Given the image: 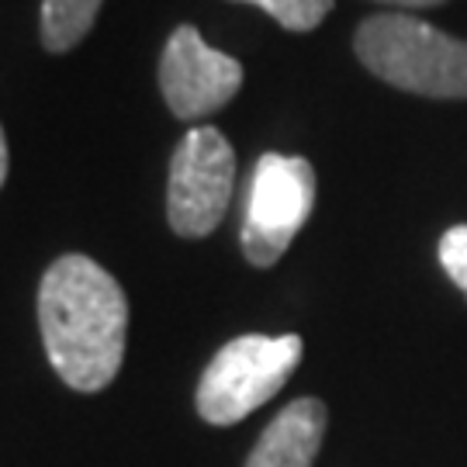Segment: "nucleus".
<instances>
[{
	"label": "nucleus",
	"mask_w": 467,
	"mask_h": 467,
	"mask_svg": "<svg viewBox=\"0 0 467 467\" xmlns=\"http://www.w3.org/2000/svg\"><path fill=\"white\" fill-rule=\"evenodd\" d=\"M381 4H395V7H436L447 0H381Z\"/></svg>",
	"instance_id": "9b49d317"
},
{
	"label": "nucleus",
	"mask_w": 467,
	"mask_h": 467,
	"mask_svg": "<svg viewBox=\"0 0 467 467\" xmlns=\"http://www.w3.org/2000/svg\"><path fill=\"white\" fill-rule=\"evenodd\" d=\"M7 181V139H4V129H0V187Z\"/></svg>",
	"instance_id": "f8f14e48"
},
{
	"label": "nucleus",
	"mask_w": 467,
	"mask_h": 467,
	"mask_svg": "<svg viewBox=\"0 0 467 467\" xmlns=\"http://www.w3.org/2000/svg\"><path fill=\"white\" fill-rule=\"evenodd\" d=\"M301 336H239L225 343L204 368L198 412L212 426H233L281 391L301 364Z\"/></svg>",
	"instance_id": "7ed1b4c3"
},
{
	"label": "nucleus",
	"mask_w": 467,
	"mask_h": 467,
	"mask_svg": "<svg viewBox=\"0 0 467 467\" xmlns=\"http://www.w3.org/2000/svg\"><path fill=\"white\" fill-rule=\"evenodd\" d=\"M243 87V63L212 49L194 25H181L167 38L160 59V90L170 111L184 121L225 108Z\"/></svg>",
	"instance_id": "423d86ee"
},
{
	"label": "nucleus",
	"mask_w": 467,
	"mask_h": 467,
	"mask_svg": "<svg viewBox=\"0 0 467 467\" xmlns=\"http://www.w3.org/2000/svg\"><path fill=\"white\" fill-rule=\"evenodd\" d=\"M235 152L218 129H191L170 160L167 218L184 239L212 235L229 212Z\"/></svg>",
	"instance_id": "39448f33"
},
{
	"label": "nucleus",
	"mask_w": 467,
	"mask_h": 467,
	"mask_svg": "<svg viewBox=\"0 0 467 467\" xmlns=\"http://www.w3.org/2000/svg\"><path fill=\"white\" fill-rule=\"evenodd\" d=\"M316 208V170L301 156L264 152L253 170L243 253L253 267H274Z\"/></svg>",
	"instance_id": "20e7f679"
},
{
	"label": "nucleus",
	"mask_w": 467,
	"mask_h": 467,
	"mask_svg": "<svg viewBox=\"0 0 467 467\" xmlns=\"http://www.w3.org/2000/svg\"><path fill=\"white\" fill-rule=\"evenodd\" d=\"M104 0H42V46L69 52L98 21Z\"/></svg>",
	"instance_id": "6e6552de"
},
{
	"label": "nucleus",
	"mask_w": 467,
	"mask_h": 467,
	"mask_svg": "<svg viewBox=\"0 0 467 467\" xmlns=\"http://www.w3.org/2000/svg\"><path fill=\"white\" fill-rule=\"evenodd\" d=\"M357 59L384 84L422 98H467V42L409 15L368 17Z\"/></svg>",
	"instance_id": "f03ea898"
},
{
	"label": "nucleus",
	"mask_w": 467,
	"mask_h": 467,
	"mask_svg": "<svg viewBox=\"0 0 467 467\" xmlns=\"http://www.w3.org/2000/svg\"><path fill=\"white\" fill-rule=\"evenodd\" d=\"M38 326L52 368L73 391H100L115 381L129 336V298L90 256L67 253L46 270Z\"/></svg>",
	"instance_id": "f257e3e1"
},
{
	"label": "nucleus",
	"mask_w": 467,
	"mask_h": 467,
	"mask_svg": "<svg viewBox=\"0 0 467 467\" xmlns=\"http://www.w3.org/2000/svg\"><path fill=\"white\" fill-rule=\"evenodd\" d=\"M239 4H256L287 32H312L333 11V0H239Z\"/></svg>",
	"instance_id": "1a4fd4ad"
},
{
	"label": "nucleus",
	"mask_w": 467,
	"mask_h": 467,
	"mask_svg": "<svg viewBox=\"0 0 467 467\" xmlns=\"http://www.w3.org/2000/svg\"><path fill=\"white\" fill-rule=\"evenodd\" d=\"M440 264L467 298V225H453L440 239Z\"/></svg>",
	"instance_id": "9d476101"
},
{
	"label": "nucleus",
	"mask_w": 467,
	"mask_h": 467,
	"mask_svg": "<svg viewBox=\"0 0 467 467\" xmlns=\"http://www.w3.org/2000/svg\"><path fill=\"white\" fill-rule=\"evenodd\" d=\"M329 412L318 399H298L277 412L256 440L246 467H312L326 436Z\"/></svg>",
	"instance_id": "0eeeda50"
}]
</instances>
